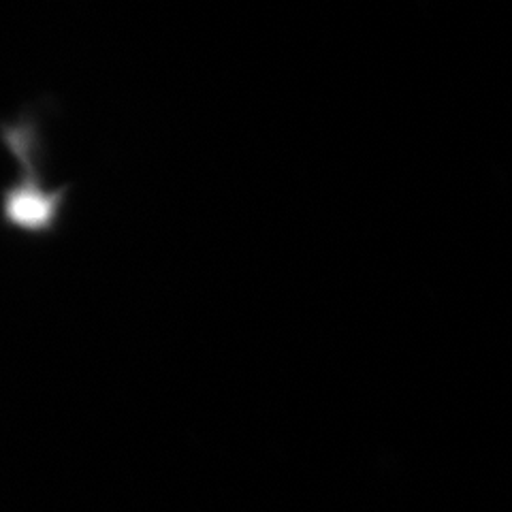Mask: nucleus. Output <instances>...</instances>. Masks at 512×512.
I'll return each instance as SVG.
<instances>
[{
    "label": "nucleus",
    "instance_id": "1",
    "mask_svg": "<svg viewBox=\"0 0 512 512\" xmlns=\"http://www.w3.org/2000/svg\"><path fill=\"white\" fill-rule=\"evenodd\" d=\"M0 141L18 163L20 175L0 195V220L5 229L24 237L56 235L71 184L58 188L43 180V133L37 109L26 107L13 120L0 122Z\"/></svg>",
    "mask_w": 512,
    "mask_h": 512
}]
</instances>
